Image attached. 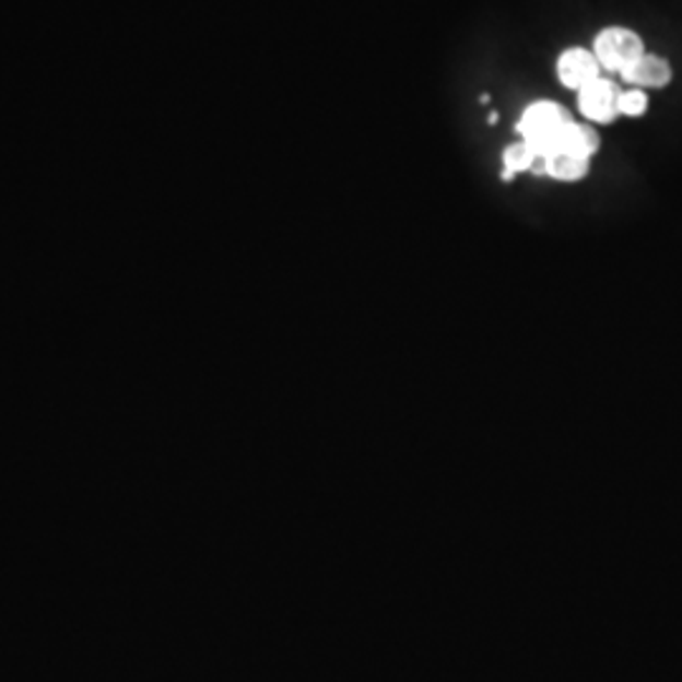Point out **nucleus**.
Returning a JSON list of instances; mask_svg holds the SVG:
<instances>
[{
    "mask_svg": "<svg viewBox=\"0 0 682 682\" xmlns=\"http://www.w3.org/2000/svg\"><path fill=\"white\" fill-rule=\"evenodd\" d=\"M554 152H568L576 154V157H587L591 160L599 152V134L591 125H581V121H568L564 127V132L558 134L556 150ZM551 152V154H554Z\"/></svg>",
    "mask_w": 682,
    "mask_h": 682,
    "instance_id": "nucleus-6",
    "label": "nucleus"
},
{
    "mask_svg": "<svg viewBox=\"0 0 682 682\" xmlns=\"http://www.w3.org/2000/svg\"><path fill=\"white\" fill-rule=\"evenodd\" d=\"M599 67L604 71H616L622 74L624 69L632 67L645 51V40L637 31L624 26H609L595 36V48Z\"/></svg>",
    "mask_w": 682,
    "mask_h": 682,
    "instance_id": "nucleus-2",
    "label": "nucleus"
},
{
    "mask_svg": "<svg viewBox=\"0 0 682 682\" xmlns=\"http://www.w3.org/2000/svg\"><path fill=\"white\" fill-rule=\"evenodd\" d=\"M649 107V99L645 94V89H637L632 86L627 89V92H622V99H620V114H624V117H643V114L647 111Z\"/></svg>",
    "mask_w": 682,
    "mask_h": 682,
    "instance_id": "nucleus-9",
    "label": "nucleus"
},
{
    "mask_svg": "<svg viewBox=\"0 0 682 682\" xmlns=\"http://www.w3.org/2000/svg\"><path fill=\"white\" fill-rule=\"evenodd\" d=\"M591 160L568 152H554L546 157V177L558 183H579L589 175Z\"/></svg>",
    "mask_w": 682,
    "mask_h": 682,
    "instance_id": "nucleus-7",
    "label": "nucleus"
},
{
    "mask_svg": "<svg viewBox=\"0 0 682 682\" xmlns=\"http://www.w3.org/2000/svg\"><path fill=\"white\" fill-rule=\"evenodd\" d=\"M568 121H572V114H568V109L562 107V104L533 102L521 114V121H518L516 132L531 144L536 154L549 157V154L556 150L558 134L564 132V127L568 125Z\"/></svg>",
    "mask_w": 682,
    "mask_h": 682,
    "instance_id": "nucleus-1",
    "label": "nucleus"
},
{
    "mask_svg": "<svg viewBox=\"0 0 682 682\" xmlns=\"http://www.w3.org/2000/svg\"><path fill=\"white\" fill-rule=\"evenodd\" d=\"M630 86L637 89H665L672 81V67L668 59L657 54H643L620 74Z\"/></svg>",
    "mask_w": 682,
    "mask_h": 682,
    "instance_id": "nucleus-5",
    "label": "nucleus"
},
{
    "mask_svg": "<svg viewBox=\"0 0 682 682\" xmlns=\"http://www.w3.org/2000/svg\"><path fill=\"white\" fill-rule=\"evenodd\" d=\"M620 99L622 89L612 79H597L589 86H584L579 92V109L584 119L595 121V125H612L620 114Z\"/></svg>",
    "mask_w": 682,
    "mask_h": 682,
    "instance_id": "nucleus-3",
    "label": "nucleus"
},
{
    "mask_svg": "<svg viewBox=\"0 0 682 682\" xmlns=\"http://www.w3.org/2000/svg\"><path fill=\"white\" fill-rule=\"evenodd\" d=\"M533 160H536V150L526 140L508 144V148L503 150V173H501V177L508 183L510 177L518 175V173H526V169H529V173H531Z\"/></svg>",
    "mask_w": 682,
    "mask_h": 682,
    "instance_id": "nucleus-8",
    "label": "nucleus"
},
{
    "mask_svg": "<svg viewBox=\"0 0 682 682\" xmlns=\"http://www.w3.org/2000/svg\"><path fill=\"white\" fill-rule=\"evenodd\" d=\"M556 74L566 89L581 92V89L589 86L591 81L602 79V67H599L595 51L576 46V48H566V51L558 56Z\"/></svg>",
    "mask_w": 682,
    "mask_h": 682,
    "instance_id": "nucleus-4",
    "label": "nucleus"
}]
</instances>
